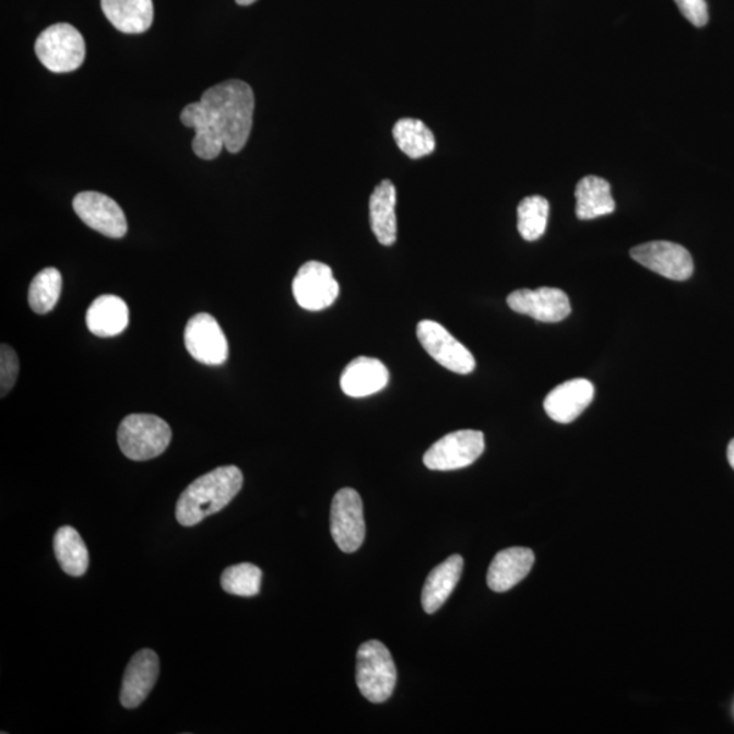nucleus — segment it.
<instances>
[{
    "label": "nucleus",
    "mask_w": 734,
    "mask_h": 734,
    "mask_svg": "<svg viewBox=\"0 0 734 734\" xmlns=\"http://www.w3.org/2000/svg\"><path fill=\"white\" fill-rule=\"evenodd\" d=\"M229 153L247 144L253 126L254 94L247 82L230 80L208 88L200 98Z\"/></svg>",
    "instance_id": "obj_1"
},
{
    "label": "nucleus",
    "mask_w": 734,
    "mask_h": 734,
    "mask_svg": "<svg viewBox=\"0 0 734 734\" xmlns=\"http://www.w3.org/2000/svg\"><path fill=\"white\" fill-rule=\"evenodd\" d=\"M242 483V472L236 465L218 466L198 477L177 500V521L182 526L200 524L208 517L225 509L240 493Z\"/></svg>",
    "instance_id": "obj_2"
},
{
    "label": "nucleus",
    "mask_w": 734,
    "mask_h": 734,
    "mask_svg": "<svg viewBox=\"0 0 734 734\" xmlns=\"http://www.w3.org/2000/svg\"><path fill=\"white\" fill-rule=\"evenodd\" d=\"M171 428L157 415L132 414L122 419L118 442L122 454L133 461L158 458L168 449Z\"/></svg>",
    "instance_id": "obj_3"
},
{
    "label": "nucleus",
    "mask_w": 734,
    "mask_h": 734,
    "mask_svg": "<svg viewBox=\"0 0 734 734\" xmlns=\"http://www.w3.org/2000/svg\"><path fill=\"white\" fill-rule=\"evenodd\" d=\"M398 671L386 644L369 641L357 654V683L360 694L372 703L386 702L396 687Z\"/></svg>",
    "instance_id": "obj_4"
},
{
    "label": "nucleus",
    "mask_w": 734,
    "mask_h": 734,
    "mask_svg": "<svg viewBox=\"0 0 734 734\" xmlns=\"http://www.w3.org/2000/svg\"><path fill=\"white\" fill-rule=\"evenodd\" d=\"M35 51L46 69L63 74L80 69L85 61L86 46L76 27L55 24L37 37Z\"/></svg>",
    "instance_id": "obj_5"
},
{
    "label": "nucleus",
    "mask_w": 734,
    "mask_h": 734,
    "mask_svg": "<svg viewBox=\"0 0 734 734\" xmlns=\"http://www.w3.org/2000/svg\"><path fill=\"white\" fill-rule=\"evenodd\" d=\"M482 431L459 430L449 433L431 445L424 455V463L431 471H454L474 464L485 452Z\"/></svg>",
    "instance_id": "obj_6"
},
{
    "label": "nucleus",
    "mask_w": 734,
    "mask_h": 734,
    "mask_svg": "<svg viewBox=\"0 0 734 734\" xmlns=\"http://www.w3.org/2000/svg\"><path fill=\"white\" fill-rule=\"evenodd\" d=\"M331 535L338 547L346 554L355 553L365 542L364 504L353 488L339 489L332 499Z\"/></svg>",
    "instance_id": "obj_7"
},
{
    "label": "nucleus",
    "mask_w": 734,
    "mask_h": 734,
    "mask_svg": "<svg viewBox=\"0 0 734 734\" xmlns=\"http://www.w3.org/2000/svg\"><path fill=\"white\" fill-rule=\"evenodd\" d=\"M416 335L427 354L445 369L458 375H470L475 370L474 355L438 322L421 321L416 328Z\"/></svg>",
    "instance_id": "obj_8"
},
{
    "label": "nucleus",
    "mask_w": 734,
    "mask_h": 734,
    "mask_svg": "<svg viewBox=\"0 0 734 734\" xmlns=\"http://www.w3.org/2000/svg\"><path fill=\"white\" fill-rule=\"evenodd\" d=\"M183 343L193 359L208 366L224 365L229 357V343L218 321L209 313H199L188 321Z\"/></svg>",
    "instance_id": "obj_9"
},
{
    "label": "nucleus",
    "mask_w": 734,
    "mask_h": 734,
    "mask_svg": "<svg viewBox=\"0 0 734 734\" xmlns=\"http://www.w3.org/2000/svg\"><path fill=\"white\" fill-rule=\"evenodd\" d=\"M293 294L303 309L320 311L336 301L339 283L330 265L320 261H308L294 277Z\"/></svg>",
    "instance_id": "obj_10"
},
{
    "label": "nucleus",
    "mask_w": 734,
    "mask_h": 734,
    "mask_svg": "<svg viewBox=\"0 0 734 734\" xmlns=\"http://www.w3.org/2000/svg\"><path fill=\"white\" fill-rule=\"evenodd\" d=\"M631 258L650 271L671 281H687L694 274L691 253L682 245L653 241L631 249Z\"/></svg>",
    "instance_id": "obj_11"
},
{
    "label": "nucleus",
    "mask_w": 734,
    "mask_h": 734,
    "mask_svg": "<svg viewBox=\"0 0 734 734\" xmlns=\"http://www.w3.org/2000/svg\"><path fill=\"white\" fill-rule=\"evenodd\" d=\"M72 208L83 224L110 238L127 235L128 225L125 211L107 194L86 191L78 193Z\"/></svg>",
    "instance_id": "obj_12"
},
{
    "label": "nucleus",
    "mask_w": 734,
    "mask_h": 734,
    "mask_svg": "<svg viewBox=\"0 0 734 734\" xmlns=\"http://www.w3.org/2000/svg\"><path fill=\"white\" fill-rule=\"evenodd\" d=\"M508 305L516 313L530 316L542 322H559L571 313L567 294L553 287L516 291L508 297Z\"/></svg>",
    "instance_id": "obj_13"
},
{
    "label": "nucleus",
    "mask_w": 734,
    "mask_h": 734,
    "mask_svg": "<svg viewBox=\"0 0 734 734\" xmlns=\"http://www.w3.org/2000/svg\"><path fill=\"white\" fill-rule=\"evenodd\" d=\"M159 659L150 649L139 650L128 664L122 677L120 702L126 709H137L157 683Z\"/></svg>",
    "instance_id": "obj_14"
},
{
    "label": "nucleus",
    "mask_w": 734,
    "mask_h": 734,
    "mask_svg": "<svg viewBox=\"0 0 734 734\" xmlns=\"http://www.w3.org/2000/svg\"><path fill=\"white\" fill-rule=\"evenodd\" d=\"M594 386L585 378L560 383L544 400V410L550 419L558 424H570L593 402Z\"/></svg>",
    "instance_id": "obj_15"
},
{
    "label": "nucleus",
    "mask_w": 734,
    "mask_h": 734,
    "mask_svg": "<svg viewBox=\"0 0 734 734\" xmlns=\"http://www.w3.org/2000/svg\"><path fill=\"white\" fill-rule=\"evenodd\" d=\"M535 554L525 547H511L495 555L487 572L488 588L494 592L510 591L530 575Z\"/></svg>",
    "instance_id": "obj_16"
},
{
    "label": "nucleus",
    "mask_w": 734,
    "mask_h": 734,
    "mask_svg": "<svg viewBox=\"0 0 734 734\" xmlns=\"http://www.w3.org/2000/svg\"><path fill=\"white\" fill-rule=\"evenodd\" d=\"M389 383L387 366L376 358L359 357L342 372V391L350 398H367L381 392Z\"/></svg>",
    "instance_id": "obj_17"
},
{
    "label": "nucleus",
    "mask_w": 734,
    "mask_h": 734,
    "mask_svg": "<svg viewBox=\"0 0 734 734\" xmlns=\"http://www.w3.org/2000/svg\"><path fill=\"white\" fill-rule=\"evenodd\" d=\"M370 225L377 240L391 247L398 238L396 188L383 180L372 191L369 202Z\"/></svg>",
    "instance_id": "obj_18"
},
{
    "label": "nucleus",
    "mask_w": 734,
    "mask_h": 734,
    "mask_svg": "<svg viewBox=\"0 0 734 734\" xmlns=\"http://www.w3.org/2000/svg\"><path fill=\"white\" fill-rule=\"evenodd\" d=\"M180 119L182 125L193 128L197 135L192 141L193 153L202 159H215L225 149L224 139L214 126L213 119L202 103L188 104L182 109Z\"/></svg>",
    "instance_id": "obj_19"
},
{
    "label": "nucleus",
    "mask_w": 734,
    "mask_h": 734,
    "mask_svg": "<svg viewBox=\"0 0 734 734\" xmlns=\"http://www.w3.org/2000/svg\"><path fill=\"white\" fill-rule=\"evenodd\" d=\"M102 9L110 24L127 35L147 32L153 24V0H102Z\"/></svg>",
    "instance_id": "obj_20"
},
{
    "label": "nucleus",
    "mask_w": 734,
    "mask_h": 734,
    "mask_svg": "<svg viewBox=\"0 0 734 734\" xmlns=\"http://www.w3.org/2000/svg\"><path fill=\"white\" fill-rule=\"evenodd\" d=\"M130 310L118 296H102L91 305L86 313L88 331L98 338L118 336L128 327Z\"/></svg>",
    "instance_id": "obj_21"
},
{
    "label": "nucleus",
    "mask_w": 734,
    "mask_h": 734,
    "mask_svg": "<svg viewBox=\"0 0 734 734\" xmlns=\"http://www.w3.org/2000/svg\"><path fill=\"white\" fill-rule=\"evenodd\" d=\"M463 567L464 559L452 555L428 575L422 592V605L427 614H434L447 602L460 581Z\"/></svg>",
    "instance_id": "obj_22"
},
{
    "label": "nucleus",
    "mask_w": 734,
    "mask_h": 734,
    "mask_svg": "<svg viewBox=\"0 0 734 734\" xmlns=\"http://www.w3.org/2000/svg\"><path fill=\"white\" fill-rule=\"evenodd\" d=\"M578 220L591 221L614 213L616 204L611 186L602 177L588 176L576 188Z\"/></svg>",
    "instance_id": "obj_23"
},
{
    "label": "nucleus",
    "mask_w": 734,
    "mask_h": 734,
    "mask_svg": "<svg viewBox=\"0 0 734 734\" xmlns=\"http://www.w3.org/2000/svg\"><path fill=\"white\" fill-rule=\"evenodd\" d=\"M54 550L66 575L71 577L85 575L88 569V550L74 528L61 526L55 533Z\"/></svg>",
    "instance_id": "obj_24"
},
{
    "label": "nucleus",
    "mask_w": 734,
    "mask_h": 734,
    "mask_svg": "<svg viewBox=\"0 0 734 734\" xmlns=\"http://www.w3.org/2000/svg\"><path fill=\"white\" fill-rule=\"evenodd\" d=\"M393 138L399 149L413 159L426 157L436 149L433 132L421 120H399L393 127Z\"/></svg>",
    "instance_id": "obj_25"
},
{
    "label": "nucleus",
    "mask_w": 734,
    "mask_h": 734,
    "mask_svg": "<svg viewBox=\"0 0 734 734\" xmlns=\"http://www.w3.org/2000/svg\"><path fill=\"white\" fill-rule=\"evenodd\" d=\"M61 274L54 267H48L33 277L29 287V306L37 315H47L57 306L61 294Z\"/></svg>",
    "instance_id": "obj_26"
},
{
    "label": "nucleus",
    "mask_w": 734,
    "mask_h": 734,
    "mask_svg": "<svg viewBox=\"0 0 734 734\" xmlns=\"http://www.w3.org/2000/svg\"><path fill=\"white\" fill-rule=\"evenodd\" d=\"M549 204L543 197H528L521 200L517 216H519V232L526 241H536L547 229Z\"/></svg>",
    "instance_id": "obj_27"
},
{
    "label": "nucleus",
    "mask_w": 734,
    "mask_h": 734,
    "mask_svg": "<svg viewBox=\"0 0 734 734\" xmlns=\"http://www.w3.org/2000/svg\"><path fill=\"white\" fill-rule=\"evenodd\" d=\"M263 572L258 566L252 564H240L227 567L222 572L221 585L224 591L235 596L253 597L258 596Z\"/></svg>",
    "instance_id": "obj_28"
},
{
    "label": "nucleus",
    "mask_w": 734,
    "mask_h": 734,
    "mask_svg": "<svg viewBox=\"0 0 734 734\" xmlns=\"http://www.w3.org/2000/svg\"><path fill=\"white\" fill-rule=\"evenodd\" d=\"M19 372V355L9 344H2V347H0V389H2V398L15 386Z\"/></svg>",
    "instance_id": "obj_29"
},
{
    "label": "nucleus",
    "mask_w": 734,
    "mask_h": 734,
    "mask_svg": "<svg viewBox=\"0 0 734 734\" xmlns=\"http://www.w3.org/2000/svg\"><path fill=\"white\" fill-rule=\"evenodd\" d=\"M682 14L691 22L692 25L702 27L708 25L709 10L706 0H675Z\"/></svg>",
    "instance_id": "obj_30"
},
{
    "label": "nucleus",
    "mask_w": 734,
    "mask_h": 734,
    "mask_svg": "<svg viewBox=\"0 0 734 734\" xmlns=\"http://www.w3.org/2000/svg\"><path fill=\"white\" fill-rule=\"evenodd\" d=\"M727 460L734 470V439H732L730 447H727Z\"/></svg>",
    "instance_id": "obj_31"
},
{
    "label": "nucleus",
    "mask_w": 734,
    "mask_h": 734,
    "mask_svg": "<svg viewBox=\"0 0 734 734\" xmlns=\"http://www.w3.org/2000/svg\"><path fill=\"white\" fill-rule=\"evenodd\" d=\"M236 2L240 5H249V4H253L256 2V0H236Z\"/></svg>",
    "instance_id": "obj_32"
}]
</instances>
